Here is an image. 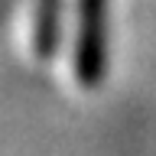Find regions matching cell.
Instances as JSON below:
<instances>
[{"label":"cell","mask_w":156,"mask_h":156,"mask_svg":"<svg viewBox=\"0 0 156 156\" xmlns=\"http://www.w3.org/2000/svg\"><path fill=\"white\" fill-rule=\"evenodd\" d=\"M33 46L39 58H52L62 42V0H36Z\"/></svg>","instance_id":"cell-2"},{"label":"cell","mask_w":156,"mask_h":156,"mask_svg":"<svg viewBox=\"0 0 156 156\" xmlns=\"http://www.w3.org/2000/svg\"><path fill=\"white\" fill-rule=\"evenodd\" d=\"M75 78L81 88H98L107 75V0H78Z\"/></svg>","instance_id":"cell-1"}]
</instances>
